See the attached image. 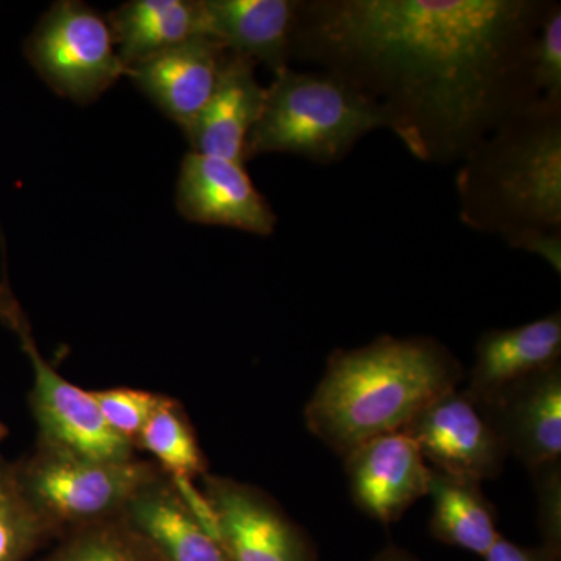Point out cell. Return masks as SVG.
Returning <instances> with one entry per match:
<instances>
[{
    "label": "cell",
    "instance_id": "cell-1",
    "mask_svg": "<svg viewBox=\"0 0 561 561\" xmlns=\"http://www.w3.org/2000/svg\"><path fill=\"white\" fill-rule=\"evenodd\" d=\"M552 0H301L291 60L370 99L416 160L461 162L538 101Z\"/></svg>",
    "mask_w": 561,
    "mask_h": 561
},
{
    "label": "cell",
    "instance_id": "cell-2",
    "mask_svg": "<svg viewBox=\"0 0 561 561\" xmlns=\"http://www.w3.org/2000/svg\"><path fill=\"white\" fill-rule=\"evenodd\" d=\"M463 378L460 360L430 335H381L339 348L306 404V427L343 459L362 443L404 430Z\"/></svg>",
    "mask_w": 561,
    "mask_h": 561
},
{
    "label": "cell",
    "instance_id": "cell-3",
    "mask_svg": "<svg viewBox=\"0 0 561 561\" xmlns=\"http://www.w3.org/2000/svg\"><path fill=\"white\" fill-rule=\"evenodd\" d=\"M456 187L460 220L513 249L561 231V101L538 99L481 140Z\"/></svg>",
    "mask_w": 561,
    "mask_h": 561
},
{
    "label": "cell",
    "instance_id": "cell-4",
    "mask_svg": "<svg viewBox=\"0 0 561 561\" xmlns=\"http://www.w3.org/2000/svg\"><path fill=\"white\" fill-rule=\"evenodd\" d=\"M378 128L387 130L386 117L370 99L331 73L298 72L289 66L265 88L264 108L247 139L245 160L290 153L332 164Z\"/></svg>",
    "mask_w": 561,
    "mask_h": 561
},
{
    "label": "cell",
    "instance_id": "cell-5",
    "mask_svg": "<svg viewBox=\"0 0 561 561\" xmlns=\"http://www.w3.org/2000/svg\"><path fill=\"white\" fill-rule=\"evenodd\" d=\"M25 497L51 538L121 518L140 489L161 474L151 460H94L36 448L14 463Z\"/></svg>",
    "mask_w": 561,
    "mask_h": 561
},
{
    "label": "cell",
    "instance_id": "cell-6",
    "mask_svg": "<svg viewBox=\"0 0 561 561\" xmlns=\"http://www.w3.org/2000/svg\"><path fill=\"white\" fill-rule=\"evenodd\" d=\"M0 320L20 337L32 362L31 405L38 426V448L94 460H128L136 457L131 443L110 430L91 391L73 386L41 356L31 323L11 290L3 271L0 280Z\"/></svg>",
    "mask_w": 561,
    "mask_h": 561
},
{
    "label": "cell",
    "instance_id": "cell-7",
    "mask_svg": "<svg viewBox=\"0 0 561 561\" xmlns=\"http://www.w3.org/2000/svg\"><path fill=\"white\" fill-rule=\"evenodd\" d=\"M25 51L51 90L79 103L95 101L128 76L108 21L76 0L50 7L27 39Z\"/></svg>",
    "mask_w": 561,
    "mask_h": 561
},
{
    "label": "cell",
    "instance_id": "cell-8",
    "mask_svg": "<svg viewBox=\"0 0 561 561\" xmlns=\"http://www.w3.org/2000/svg\"><path fill=\"white\" fill-rule=\"evenodd\" d=\"M203 501L231 561H317L308 531L260 486L203 476Z\"/></svg>",
    "mask_w": 561,
    "mask_h": 561
},
{
    "label": "cell",
    "instance_id": "cell-9",
    "mask_svg": "<svg viewBox=\"0 0 561 561\" xmlns=\"http://www.w3.org/2000/svg\"><path fill=\"white\" fill-rule=\"evenodd\" d=\"M432 470L471 479H496L508 459L493 424L465 390L454 389L423 409L402 430Z\"/></svg>",
    "mask_w": 561,
    "mask_h": 561
},
{
    "label": "cell",
    "instance_id": "cell-10",
    "mask_svg": "<svg viewBox=\"0 0 561 561\" xmlns=\"http://www.w3.org/2000/svg\"><path fill=\"white\" fill-rule=\"evenodd\" d=\"M121 518L162 561H231L194 483L161 472L139 490Z\"/></svg>",
    "mask_w": 561,
    "mask_h": 561
},
{
    "label": "cell",
    "instance_id": "cell-11",
    "mask_svg": "<svg viewBox=\"0 0 561 561\" xmlns=\"http://www.w3.org/2000/svg\"><path fill=\"white\" fill-rule=\"evenodd\" d=\"M351 497L375 522L393 524L427 496L431 468L405 432L362 443L343 457Z\"/></svg>",
    "mask_w": 561,
    "mask_h": 561
},
{
    "label": "cell",
    "instance_id": "cell-12",
    "mask_svg": "<svg viewBox=\"0 0 561 561\" xmlns=\"http://www.w3.org/2000/svg\"><path fill=\"white\" fill-rule=\"evenodd\" d=\"M181 216L195 224L236 228L257 236H271L278 217L245 171V164L191 153L181 164L176 184Z\"/></svg>",
    "mask_w": 561,
    "mask_h": 561
},
{
    "label": "cell",
    "instance_id": "cell-13",
    "mask_svg": "<svg viewBox=\"0 0 561 561\" xmlns=\"http://www.w3.org/2000/svg\"><path fill=\"white\" fill-rule=\"evenodd\" d=\"M474 402L527 470L561 460V362Z\"/></svg>",
    "mask_w": 561,
    "mask_h": 561
},
{
    "label": "cell",
    "instance_id": "cell-14",
    "mask_svg": "<svg viewBox=\"0 0 561 561\" xmlns=\"http://www.w3.org/2000/svg\"><path fill=\"white\" fill-rule=\"evenodd\" d=\"M227 54L201 36L131 66L127 77L186 130L213 98Z\"/></svg>",
    "mask_w": 561,
    "mask_h": 561
},
{
    "label": "cell",
    "instance_id": "cell-15",
    "mask_svg": "<svg viewBox=\"0 0 561 561\" xmlns=\"http://www.w3.org/2000/svg\"><path fill=\"white\" fill-rule=\"evenodd\" d=\"M301 0H202L206 36L230 54L289 68Z\"/></svg>",
    "mask_w": 561,
    "mask_h": 561
},
{
    "label": "cell",
    "instance_id": "cell-16",
    "mask_svg": "<svg viewBox=\"0 0 561 561\" xmlns=\"http://www.w3.org/2000/svg\"><path fill=\"white\" fill-rule=\"evenodd\" d=\"M256 65L228 51L213 98L184 130L195 153L245 164L247 139L265 102V88L254 73Z\"/></svg>",
    "mask_w": 561,
    "mask_h": 561
},
{
    "label": "cell",
    "instance_id": "cell-17",
    "mask_svg": "<svg viewBox=\"0 0 561 561\" xmlns=\"http://www.w3.org/2000/svg\"><path fill=\"white\" fill-rule=\"evenodd\" d=\"M561 313L530 321L523 327L483 332L476 345V359L468 394L482 401L491 394L560 364Z\"/></svg>",
    "mask_w": 561,
    "mask_h": 561
},
{
    "label": "cell",
    "instance_id": "cell-18",
    "mask_svg": "<svg viewBox=\"0 0 561 561\" xmlns=\"http://www.w3.org/2000/svg\"><path fill=\"white\" fill-rule=\"evenodd\" d=\"M106 21L127 69L187 41L208 38L202 0H131Z\"/></svg>",
    "mask_w": 561,
    "mask_h": 561
},
{
    "label": "cell",
    "instance_id": "cell-19",
    "mask_svg": "<svg viewBox=\"0 0 561 561\" xmlns=\"http://www.w3.org/2000/svg\"><path fill=\"white\" fill-rule=\"evenodd\" d=\"M430 531L435 540L485 557L502 535L494 505L486 500L481 482L432 470Z\"/></svg>",
    "mask_w": 561,
    "mask_h": 561
},
{
    "label": "cell",
    "instance_id": "cell-20",
    "mask_svg": "<svg viewBox=\"0 0 561 561\" xmlns=\"http://www.w3.org/2000/svg\"><path fill=\"white\" fill-rule=\"evenodd\" d=\"M136 449L149 453L151 461L176 482L194 483L208 472L190 416L179 401L165 394L140 432Z\"/></svg>",
    "mask_w": 561,
    "mask_h": 561
},
{
    "label": "cell",
    "instance_id": "cell-21",
    "mask_svg": "<svg viewBox=\"0 0 561 561\" xmlns=\"http://www.w3.org/2000/svg\"><path fill=\"white\" fill-rule=\"evenodd\" d=\"M41 561H162L122 518L70 531Z\"/></svg>",
    "mask_w": 561,
    "mask_h": 561
},
{
    "label": "cell",
    "instance_id": "cell-22",
    "mask_svg": "<svg viewBox=\"0 0 561 561\" xmlns=\"http://www.w3.org/2000/svg\"><path fill=\"white\" fill-rule=\"evenodd\" d=\"M50 538L18 482L14 463L0 456V561H25Z\"/></svg>",
    "mask_w": 561,
    "mask_h": 561
},
{
    "label": "cell",
    "instance_id": "cell-23",
    "mask_svg": "<svg viewBox=\"0 0 561 561\" xmlns=\"http://www.w3.org/2000/svg\"><path fill=\"white\" fill-rule=\"evenodd\" d=\"M95 405L110 430L131 443L136 449L140 432L149 421L162 394L151 391L114 387V389L92 390Z\"/></svg>",
    "mask_w": 561,
    "mask_h": 561
},
{
    "label": "cell",
    "instance_id": "cell-24",
    "mask_svg": "<svg viewBox=\"0 0 561 561\" xmlns=\"http://www.w3.org/2000/svg\"><path fill=\"white\" fill-rule=\"evenodd\" d=\"M534 81L541 99L561 101V3L552 0L538 32Z\"/></svg>",
    "mask_w": 561,
    "mask_h": 561
},
{
    "label": "cell",
    "instance_id": "cell-25",
    "mask_svg": "<svg viewBox=\"0 0 561 561\" xmlns=\"http://www.w3.org/2000/svg\"><path fill=\"white\" fill-rule=\"evenodd\" d=\"M537 493L542 548L561 556V460L529 471Z\"/></svg>",
    "mask_w": 561,
    "mask_h": 561
},
{
    "label": "cell",
    "instance_id": "cell-26",
    "mask_svg": "<svg viewBox=\"0 0 561 561\" xmlns=\"http://www.w3.org/2000/svg\"><path fill=\"white\" fill-rule=\"evenodd\" d=\"M485 561H560V557L556 556L548 549L527 548V546L516 545L507 538L501 537L494 542L493 548L483 557Z\"/></svg>",
    "mask_w": 561,
    "mask_h": 561
},
{
    "label": "cell",
    "instance_id": "cell-27",
    "mask_svg": "<svg viewBox=\"0 0 561 561\" xmlns=\"http://www.w3.org/2000/svg\"><path fill=\"white\" fill-rule=\"evenodd\" d=\"M371 561H420L411 552L400 548L397 545H389L376 553L375 559Z\"/></svg>",
    "mask_w": 561,
    "mask_h": 561
},
{
    "label": "cell",
    "instance_id": "cell-28",
    "mask_svg": "<svg viewBox=\"0 0 561 561\" xmlns=\"http://www.w3.org/2000/svg\"><path fill=\"white\" fill-rule=\"evenodd\" d=\"M7 434H9V430H7L5 424H2V421H0V440H3Z\"/></svg>",
    "mask_w": 561,
    "mask_h": 561
}]
</instances>
